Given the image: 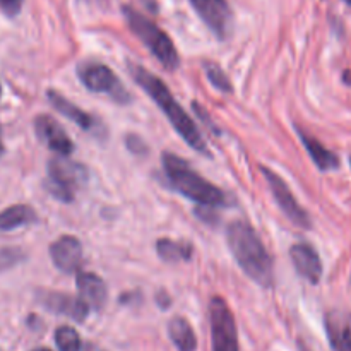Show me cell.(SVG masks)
Masks as SVG:
<instances>
[{
	"instance_id": "6da1fadb",
	"label": "cell",
	"mask_w": 351,
	"mask_h": 351,
	"mask_svg": "<svg viewBox=\"0 0 351 351\" xmlns=\"http://www.w3.org/2000/svg\"><path fill=\"white\" fill-rule=\"evenodd\" d=\"M130 74L136 79L137 84L154 99L158 106H160L161 112L167 115V119L170 120V123L173 125V129L184 137L185 143L191 147H194L197 153L208 154V144H206L204 137L201 136V130L197 129V125L194 123V120L185 113V110L182 108L180 103H177V99L173 98V95L170 93V89L167 88L163 81L160 77H156L154 74L147 72L146 69H143L141 65H130Z\"/></svg>"
},
{
	"instance_id": "7a4b0ae2",
	"label": "cell",
	"mask_w": 351,
	"mask_h": 351,
	"mask_svg": "<svg viewBox=\"0 0 351 351\" xmlns=\"http://www.w3.org/2000/svg\"><path fill=\"white\" fill-rule=\"evenodd\" d=\"M226 237L230 250L243 273L261 287L269 288L273 285V261L256 230L247 221H233L228 226Z\"/></svg>"
},
{
	"instance_id": "3957f363",
	"label": "cell",
	"mask_w": 351,
	"mask_h": 351,
	"mask_svg": "<svg viewBox=\"0 0 351 351\" xmlns=\"http://www.w3.org/2000/svg\"><path fill=\"white\" fill-rule=\"evenodd\" d=\"M161 160H163V168L167 171L171 187L177 189L182 195L201 206H208V208L226 206L228 197L225 195V192L202 178L197 171L192 170L187 161L171 153H165Z\"/></svg>"
},
{
	"instance_id": "277c9868",
	"label": "cell",
	"mask_w": 351,
	"mask_h": 351,
	"mask_svg": "<svg viewBox=\"0 0 351 351\" xmlns=\"http://www.w3.org/2000/svg\"><path fill=\"white\" fill-rule=\"evenodd\" d=\"M123 16H125L127 24L130 26L132 33L146 45L151 50V53L168 69V71H175L180 65V58H178V51L175 48L173 41L170 40L163 29L156 26L151 19L137 12L132 7H123Z\"/></svg>"
},
{
	"instance_id": "5b68a950",
	"label": "cell",
	"mask_w": 351,
	"mask_h": 351,
	"mask_svg": "<svg viewBox=\"0 0 351 351\" xmlns=\"http://www.w3.org/2000/svg\"><path fill=\"white\" fill-rule=\"evenodd\" d=\"M88 182L84 165L67 158H53L48 163V191L64 202H71L75 192Z\"/></svg>"
},
{
	"instance_id": "8992f818",
	"label": "cell",
	"mask_w": 351,
	"mask_h": 351,
	"mask_svg": "<svg viewBox=\"0 0 351 351\" xmlns=\"http://www.w3.org/2000/svg\"><path fill=\"white\" fill-rule=\"evenodd\" d=\"M209 317H211L213 351H239L235 317L221 297H215L211 300Z\"/></svg>"
},
{
	"instance_id": "52a82bcc",
	"label": "cell",
	"mask_w": 351,
	"mask_h": 351,
	"mask_svg": "<svg viewBox=\"0 0 351 351\" xmlns=\"http://www.w3.org/2000/svg\"><path fill=\"white\" fill-rule=\"evenodd\" d=\"M79 79L93 93H103L115 99L117 103H127L130 99L129 91L120 84L119 77L110 67L101 64L79 65Z\"/></svg>"
},
{
	"instance_id": "ba28073f",
	"label": "cell",
	"mask_w": 351,
	"mask_h": 351,
	"mask_svg": "<svg viewBox=\"0 0 351 351\" xmlns=\"http://www.w3.org/2000/svg\"><path fill=\"white\" fill-rule=\"evenodd\" d=\"M261 170H263L264 177H266L267 184H269L271 187V192H273L274 199H276V202L280 204L281 211L287 215V218L290 219L291 223H295L297 226H300V228H308V226H311V218H308V215L305 213V209L298 204L295 195L291 194L290 187L281 180L280 175H276L273 170H269V168L263 167Z\"/></svg>"
},
{
	"instance_id": "9c48e42d",
	"label": "cell",
	"mask_w": 351,
	"mask_h": 351,
	"mask_svg": "<svg viewBox=\"0 0 351 351\" xmlns=\"http://www.w3.org/2000/svg\"><path fill=\"white\" fill-rule=\"evenodd\" d=\"M191 3L216 36L221 40L230 36L233 14L226 0H191Z\"/></svg>"
},
{
	"instance_id": "30bf717a",
	"label": "cell",
	"mask_w": 351,
	"mask_h": 351,
	"mask_svg": "<svg viewBox=\"0 0 351 351\" xmlns=\"http://www.w3.org/2000/svg\"><path fill=\"white\" fill-rule=\"evenodd\" d=\"M34 130L40 137L41 143L47 144L51 151L58 153L60 156H67L74 151V144L69 139L65 130L62 129L60 123L48 115H40L34 120Z\"/></svg>"
},
{
	"instance_id": "8fae6325",
	"label": "cell",
	"mask_w": 351,
	"mask_h": 351,
	"mask_svg": "<svg viewBox=\"0 0 351 351\" xmlns=\"http://www.w3.org/2000/svg\"><path fill=\"white\" fill-rule=\"evenodd\" d=\"M50 257L55 267L64 273H75L82 261V245L75 237L65 235L50 245Z\"/></svg>"
},
{
	"instance_id": "7c38bea8",
	"label": "cell",
	"mask_w": 351,
	"mask_h": 351,
	"mask_svg": "<svg viewBox=\"0 0 351 351\" xmlns=\"http://www.w3.org/2000/svg\"><path fill=\"white\" fill-rule=\"evenodd\" d=\"M40 302L48 311H53L60 315H67V317L74 319L77 322L84 321L89 314V305L81 297L75 298L65 293L47 291V293L40 295Z\"/></svg>"
},
{
	"instance_id": "4fadbf2b",
	"label": "cell",
	"mask_w": 351,
	"mask_h": 351,
	"mask_svg": "<svg viewBox=\"0 0 351 351\" xmlns=\"http://www.w3.org/2000/svg\"><path fill=\"white\" fill-rule=\"evenodd\" d=\"M291 263L302 278L308 283H319L322 276V263L317 250L308 243H295L290 250Z\"/></svg>"
},
{
	"instance_id": "5bb4252c",
	"label": "cell",
	"mask_w": 351,
	"mask_h": 351,
	"mask_svg": "<svg viewBox=\"0 0 351 351\" xmlns=\"http://www.w3.org/2000/svg\"><path fill=\"white\" fill-rule=\"evenodd\" d=\"M326 331L335 351H351V312L332 311L326 315Z\"/></svg>"
},
{
	"instance_id": "9a60e30c",
	"label": "cell",
	"mask_w": 351,
	"mask_h": 351,
	"mask_svg": "<svg viewBox=\"0 0 351 351\" xmlns=\"http://www.w3.org/2000/svg\"><path fill=\"white\" fill-rule=\"evenodd\" d=\"M79 297L89 305V308H101L106 302V285L93 273H79L75 278Z\"/></svg>"
},
{
	"instance_id": "2e32d148",
	"label": "cell",
	"mask_w": 351,
	"mask_h": 351,
	"mask_svg": "<svg viewBox=\"0 0 351 351\" xmlns=\"http://www.w3.org/2000/svg\"><path fill=\"white\" fill-rule=\"evenodd\" d=\"M48 99H50V103L53 105V108L57 110V112H60L62 115L67 117L69 120H72V122H74L75 125L81 127V129L91 130L93 127H95V120L91 119L89 113H86L84 110H81L79 106H75L74 103L65 99L64 96L58 95L57 91H48Z\"/></svg>"
},
{
	"instance_id": "e0dca14e",
	"label": "cell",
	"mask_w": 351,
	"mask_h": 351,
	"mask_svg": "<svg viewBox=\"0 0 351 351\" xmlns=\"http://www.w3.org/2000/svg\"><path fill=\"white\" fill-rule=\"evenodd\" d=\"M36 221V213L26 204H16L0 213V232H10Z\"/></svg>"
},
{
	"instance_id": "ac0fdd59",
	"label": "cell",
	"mask_w": 351,
	"mask_h": 351,
	"mask_svg": "<svg viewBox=\"0 0 351 351\" xmlns=\"http://www.w3.org/2000/svg\"><path fill=\"white\" fill-rule=\"evenodd\" d=\"M168 335L180 351H195L197 348V338L194 335V329L184 317L171 319L168 324Z\"/></svg>"
},
{
	"instance_id": "d6986e66",
	"label": "cell",
	"mask_w": 351,
	"mask_h": 351,
	"mask_svg": "<svg viewBox=\"0 0 351 351\" xmlns=\"http://www.w3.org/2000/svg\"><path fill=\"white\" fill-rule=\"evenodd\" d=\"M300 139L302 143H304L305 149L308 151L311 158L314 160V163L317 165L321 170H335V168H338V156H336L335 153H331L329 149H326L317 139L308 137L307 134L304 132H300Z\"/></svg>"
},
{
	"instance_id": "ffe728a7",
	"label": "cell",
	"mask_w": 351,
	"mask_h": 351,
	"mask_svg": "<svg viewBox=\"0 0 351 351\" xmlns=\"http://www.w3.org/2000/svg\"><path fill=\"white\" fill-rule=\"evenodd\" d=\"M158 256L167 263H177V261H189L192 256V243L175 242L170 239H161L156 243Z\"/></svg>"
},
{
	"instance_id": "44dd1931",
	"label": "cell",
	"mask_w": 351,
	"mask_h": 351,
	"mask_svg": "<svg viewBox=\"0 0 351 351\" xmlns=\"http://www.w3.org/2000/svg\"><path fill=\"white\" fill-rule=\"evenodd\" d=\"M55 343L60 351H79L81 350V338L77 331L69 326H62L55 331Z\"/></svg>"
},
{
	"instance_id": "7402d4cb",
	"label": "cell",
	"mask_w": 351,
	"mask_h": 351,
	"mask_svg": "<svg viewBox=\"0 0 351 351\" xmlns=\"http://www.w3.org/2000/svg\"><path fill=\"white\" fill-rule=\"evenodd\" d=\"M204 67H206V72H208L209 81H211L219 91H225V93L232 91V84H230L228 77H226L225 72L221 71V67H218V65L215 64H206Z\"/></svg>"
},
{
	"instance_id": "603a6c76",
	"label": "cell",
	"mask_w": 351,
	"mask_h": 351,
	"mask_svg": "<svg viewBox=\"0 0 351 351\" xmlns=\"http://www.w3.org/2000/svg\"><path fill=\"white\" fill-rule=\"evenodd\" d=\"M24 259V254L19 249H2L0 250V271L16 266Z\"/></svg>"
},
{
	"instance_id": "cb8c5ba5",
	"label": "cell",
	"mask_w": 351,
	"mask_h": 351,
	"mask_svg": "<svg viewBox=\"0 0 351 351\" xmlns=\"http://www.w3.org/2000/svg\"><path fill=\"white\" fill-rule=\"evenodd\" d=\"M23 0H0V9L7 14V16H16L21 10Z\"/></svg>"
},
{
	"instance_id": "d4e9b609",
	"label": "cell",
	"mask_w": 351,
	"mask_h": 351,
	"mask_svg": "<svg viewBox=\"0 0 351 351\" xmlns=\"http://www.w3.org/2000/svg\"><path fill=\"white\" fill-rule=\"evenodd\" d=\"M127 144H129V147L132 153H137V154L146 153V146H144V143L137 136H130L129 139H127Z\"/></svg>"
},
{
	"instance_id": "484cf974",
	"label": "cell",
	"mask_w": 351,
	"mask_h": 351,
	"mask_svg": "<svg viewBox=\"0 0 351 351\" xmlns=\"http://www.w3.org/2000/svg\"><path fill=\"white\" fill-rule=\"evenodd\" d=\"M2 154H3V144L0 143V156H2Z\"/></svg>"
},
{
	"instance_id": "4316f807",
	"label": "cell",
	"mask_w": 351,
	"mask_h": 351,
	"mask_svg": "<svg viewBox=\"0 0 351 351\" xmlns=\"http://www.w3.org/2000/svg\"><path fill=\"white\" fill-rule=\"evenodd\" d=\"M33 351H50L48 348H36V350H33Z\"/></svg>"
},
{
	"instance_id": "83f0119b",
	"label": "cell",
	"mask_w": 351,
	"mask_h": 351,
	"mask_svg": "<svg viewBox=\"0 0 351 351\" xmlns=\"http://www.w3.org/2000/svg\"><path fill=\"white\" fill-rule=\"evenodd\" d=\"M345 2H348V3H350V5H351V0H345Z\"/></svg>"
},
{
	"instance_id": "f1b7e54d",
	"label": "cell",
	"mask_w": 351,
	"mask_h": 351,
	"mask_svg": "<svg viewBox=\"0 0 351 351\" xmlns=\"http://www.w3.org/2000/svg\"><path fill=\"white\" fill-rule=\"evenodd\" d=\"M0 95H2V86H0Z\"/></svg>"
},
{
	"instance_id": "f546056e",
	"label": "cell",
	"mask_w": 351,
	"mask_h": 351,
	"mask_svg": "<svg viewBox=\"0 0 351 351\" xmlns=\"http://www.w3.org/2000/svg\"><path fill=\"white\" fill-rule=\"evenodd\" d=\"M302 351H307V350H305V348H302Z\"/></svg>"
},
{
	"instance_id": "4dcf8cb0",
	"label": "cell",
	"mask_w": 351,
	"mask_h": 351,
	"mask_svg": "<svg viewBox=\"0 0 351 351\" xmlns=\"http://www.w3.org/2000/svg\"><path fill=\"white\" fill-rule=\"evenodd\" d=\"M0 351H2V350H0Z\"/></svg>"
}]
</instances>
